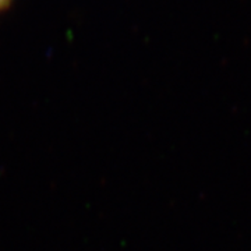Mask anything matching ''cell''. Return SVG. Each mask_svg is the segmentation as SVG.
Returning <instances> with one entry per match:
<instances>
[{
  "mask_svg": "<svg viewBox=\"0 0 251 251\" xmlns=\"http://www.w3.org/2000/svg\"><path fill=\"white\" fill-rule=\"evenodd\" d=\"M13 1L14 0H0V14L4 13V11H7L11 7Z\"/></svg>",
  "mask_w": 251,
  "mask_h": 251,
  "instance_id": "cell-1",
  "label": "cell"
}]
</instances>
